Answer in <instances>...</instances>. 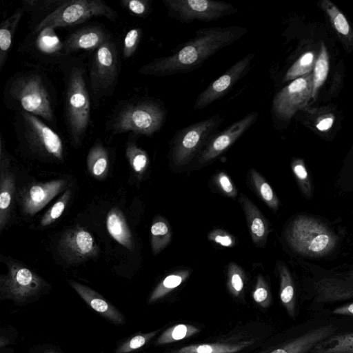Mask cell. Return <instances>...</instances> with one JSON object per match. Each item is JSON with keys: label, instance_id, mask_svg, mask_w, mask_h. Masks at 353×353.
I'll return each instance as SVG.
<instances>
[{"label": "cell", "instance_id": "6da1fadb", "mask_svg": "<svg viewBox=\"0 0 353 353\" xmlns=\"http://www.w3.org/2000/svg\"><path fill=\"white\" fill-rule=\"evenodd\" d=\"M248 29L240 26L210 27L196 31L192 39L170 55L154 59L141 67L145 75L164 77L191 72L201 66L221 49L246 34Z\"/></svg>", "mask_w": 353, "mask_h": 353}, {"label": "cell", "instance_id": "7a4b0ae2", "mask_svg": "<svg viewBox=\"0 0 353 353\" xmlns=\"http://www.w3.org/2000/svg\"><path fill=\"white\" fill-rule=\"evenodd\" d=\"M4 101L10 108L25 111L54 125L52 96L44 77L39 72L16 74L7 82Z\"/></svg>", "mask_w": 353, "mask_h": 353}, {"label": "cell", "instance_id": "3957f363", "mask_svg": "<svg viewBox=\"0 0 353 353\" xmlns=\"http://www.w3.org/2000/svg\"><path fill=\"white\" fill-rule=\"evenodd\" d=\"M165 115L163 105L157 100H129L118 104L106 127L112 134L132 132L151 137L161 128Z\"/></svg>", "mask_w": 353, "mask_h": 353}, {"label": "cell", "instance_id": "277c9868", "mask_svg": "<svg viewBox=\"0 0 353 353\" xmlns=\"http://www.w3.org/2000/svg\"><path fill=\"white\" fill-rule=\"evenodd\" d=\"M64 97V117L72 143L79 145L90 121V93L81 65H72L67 72Z\"/></svg>", "mask_w": 353, "mask_h": 353}, {"label": "cell", "instance_id": "5b68a950", "mask_svg": "<svg viewBox=\"0 0 353 353\" xmlns=\"http://www.w3.org/2000/svg\"><path fill=\"white\" fill-rule=\"evenodd\" d=\"M286 240L296 252L319 257L330 252L336 245L337 236L323 223L307 216H299L288 225Z\"/></svg>", "mask_w": 353, "mask_h": 353}, {"label": "cell", "instance_id": "8992f818", "mask_svg": "<svg viewBox=\"0 0 353 353\" xmlns=\"http://www.w3.org/2000/svg\"><path fill=\"white\" fill-rule=\"evenodd\" d=\"M14 129L21 143L31 154L45 159H63L61 137L38 117L25 111H17Z\"/></svg>", "mask_w": 353, "mask_h": 353}, {"label": "cell", "instance_id": "52a82bcc", "mask_svg": "<svg viewBox=\"0 0 353 353\" xmlns=\"http://www.w3.org/2000/svg\"><path fill=\"white\" fill-rule=\"evenodd\" d=\"M103 16L114 21L117 12L102 0H61L59 5L34 27L33 34L50 28H65Z\"/></svg>", "mask_w": 353, "mask_h": 353}, {"label": "cell", "instance_id": "ba28073f", "mask_svg": "<svg viewBox=\"0 0 353 353\" xmlns=\"http://www.w3.org/2000/svg\"><path fill=\"white\" fill-rule=\"evenodd\" d=\"M119 67L117 46L110 37L92 54L88 85L94 99L99 100L113 93L118 82Z\"/></svg>", "mask_w": 353, "mask_h": 353}, {"label": "cell", "instance_id": "9c48e42d", "mask_svg": "<svg viewBox=\"0 0 353 353\" xmlns=\"http://www.w3.org/2000/svg\"><path fill=\"white\" fill-rule=\"evenodd\" d=\"M223 121V118L218 113L178 131L172 148L174 164L181 166L190 161L201 148L206 146Z\"/></svg>", "mask_w": 353, "mask_h": 353}, {"label": "cell", "instance_id": "30bf717a", "mask_svg": "<svg viewBox=\"0 0 353 353\" xmlns=\"http://www.w3.org/2000/svg\"><path fill=\"white\" fill-rule=\"evenodd\" d=\"M169 15L181 23L194 20L209 22L234 14L238 10L231 3L214 0H162Z\"/></svg>", "mask_w": 353, "mask_h": 353}, {"label": "cell", "instance_id": "8fae6325", "mask_svg": "<svg viewBox=\"0 0 353 353\" xmlns=\"http://www.w3.org/2000/svg\"><path fill=\"white\" fill-rule=\"evenodd\" d=\"M312 72L293 80L274 97L272 110L280 120L289 121L312 99Z\"/></svg>", "mask_w": 353, "mask_h": 353}, {"label": "cell", "instance_id": "7c38bea8", "mask_svg": "<svg viewBox=\"0 0 353 353\" xmlns=\"http://www.w3.org/2000/svg\"><path fill=\"white\" fill-rule=\"evenodd\" d=\"M254 57V53L247 54L236 62L218 79L212 81L199 94L193 109L194 110L203 109L225 97L234 85L248 73Z\"/></svg>", "mask_w": 353, "mask_h": 353}, {"label": "cell", "instance_id": "4fadbf2b", "mask_svg": "<svg viewBox=\"0 0 353 353\" xmlns=\"http://www.w3.org/2000/svg\"><path fill=\"white\" fill-rule=\"evenodd\" d=\"M58 250L62 258L70 263L84 262L99 254V248L91 234L79 226L67 230L62 235Z\"/></svg>", "mask_w": 353, "mask_h": 353}, {"label": "cell", "instance_id": "5bb4252c", "mask_svg": "<svg viewBox=\"0 0 353 353\" xmlns=\"http://www.w3.org/2000/svg\"><path fill=\"white\" fill-rule=\"evenodd\" d=\"M258 117V112H252L222 132L215 133L201 152L199 163H208L222 154L256 121Z\"/></svg>", "mask_w": 353, "mask_h": 353}, {"label": "cell", "instance_id": "9a60e30c", "mask_svg": "<svg viewBox=\"0 0 353 353\" xmlns=\"http://www.w3.org/2000/svg\"><path fill=\"white\" fill-rule=\"evenodd\" d=\"M43 281L34 272L22 264L10 262L8 272L1 279V291L16 299H23L39 292Z\"/></svg>", "mask_w": 353, "mask_h": 353}, {"label": "cell", "instance_id": "2e32d148", "mask_svg": "<svg viewBox=\"0 0 353 353\" xmlns=\"http://www.w3.org/2000/svg\"><path fill=\"white\" fill-rule=\"evenodd\" d=\"M66 185L67 181L60 179L25 187L19 195L23 212L30 216L35 214L62 192Z\"/></svg>", "mask_w": 353, "mask_h": 353}, {"label": "cell", "instance_id": "e0dca14e", "mask_svg": "<svg viewBox=\"0 0 353 353\" xmlns=\"http://www.w3.org/2000/svg\"><path fill=\"white\" fill-rule=\"evenodd\" d=\"M110 36L99 26H90L70 34L63 43L65 54L79 50H92L102 45Z\"/></svg>", "mask_w": 353, "mask_h": 353}, {"label": "cell", "instance_id": "ac0fdd59", "mask_svg": "<svg viewBox=\"0 0 353 353\" xmlns=\"http://www.w3.org/2000/svg\"><path fill=\"white\" fill-rule=\"evenodd\" d=\"M316 301L333 303L353 298V281L349 278L325 276L314 283Z\"/></svg>", "mask_w": 353, "mask_h": 353}, {"label": "cell", "instance_id": "d6986e66", "mask_svg": "<svg viewBox=\"0 0 353 353\" xmlns=\"http://www.w3.org/2000/svg\"><path fill=\"white\" fill-rule=\"evenodd\" d=\"M336 330V327L333 324L319 327L283 344L268 353H307L319 343L332 336Z\"/></svg>", "mask_w": 353, "mask_h": 353}, {"label": "cell", "instance_id": "ffe728a7", "mask_svg": "<svg viewBox=\"0 0 353 353\" xmlns=\"http://www.w3.org/2000/svg\"><path fill=\"white\" fill-rule=\"evenodd\" d=\"M239 202L245 215L253 243L256 247H265L270 232L268 221L246 195L241 194Z\"/></svg>", "mask_w": 353, "mask_h": 353}, {"label": "cell", "instance_id": "44dd1931", "mask_svg": "<svg viewBox=\"0 0 353 353\" xmlns=\"http://www.w3.org/2000/svg\"><path fill=\"white\" fill-rule=\"evenodd\" d=\"M71 286L80 296L95 311L115 323L123 322V316L112 305L90 288L77 282L70 281Z\"/></svg>", "mask_w": 353, "mask_h": 353}, {"label": "cell", "instance_id": "7402d4cb", "mask_svg": "<svg viewBox=\"0 0 353 353\" xmlns=\"http://www.w3.org/2000/svg\"><path fill=\"white\" fill-rule=\"evenodd\" d=\"M106 227L109 234L119 243L130 250L134 249L133 236L122 212L118 208H114L109 211Z\"/></svg>", "mask_w": 353, "mask_h": 353}, {"label": "cell", "instance_id": "603a6c76", "mask_svg": "<svg viewBox=\"0 0 353 353\" xmlns=\"http://www.w3.org/2000/svg\"><path fill=\"white\" fill-rule=\"evenodd\" d=\"M24 8H19L1 23L0 27V70L6 63L12 44L14 35L23 15Z\"/></svg>", "mask_w": 353, "mask_h": 353}, {"label": "cell", "instance_id": "cb8c5ba5", "mask_svg": "<svg viewBox=\"0 0 353 353\" xmlns=\"http://www.w3.org/2000/svg\"><path fill=\"white\" fill-rule=\"evenodd\" d=\"M0 190V230L2 231L10 217L15 190L14 176L6 170L1 171Z\"/></svg>", "mask_w": 353, "mask_h": 353}, {"label": "cell", "instance_id": "d4e9b609", "mask_svg": "<svg viewBox=\"0 0 353 353\" xmlns=\"http://www.w3.org/2000/svg\"><path fill=\"white\" fill-rule=\"evenodd\" d=\"M254 342V340H248L238 343L194 344L170 353H236L252 345Z\"/></svg>", "mask_w": 353, "mask_h": 353}, {"label": "cell", "instance_id": "484cf974", "mask_svg": "<svg viewBox=\"0 0 353 353\" xmlns=\"http://www.w3.org/2000/svg\"><path fill=\"white\" fill-rule=\"evenodd\" d=\"M312 353H353V332L332 335L319 343Z\"/></svg>", "mask_w": 353, "mask_h": 353}, {"label": "cell", "instance_id": "4316f807", "mask_svg": "<svg viewBox=\"0 0 353 353\" xmlns=\"http://www.w3.org/2000/svg\"><path fill=\"white\" fill-rule=\"evenodd\" d=\"M89 172L96 179H103L109 167V157L107 150L100 141L96 142L90 148L87 157Z\"/></svg>", "mask_w": 353, "mask_h": 353}, {"label": "cell", "instance_id": "83f0119b", "mask_svg": "<svg viewBox=\"0 0 353 353\" xmlns=\"http://www.w3.org/2000/svg\"><path fill=\"white\" fill-rule=\"evenodd\" d=\"M280 276V299L288 315L294 318L296 299L294 283L288 268L282 264L279 268Z\"/></svg>", "mask_w": 353, "mask_h": 353}, {"label": "cell", "instance_id": "f1b7e54d", "mask_svg": "<svg viewBox=\"0 0 353 353\" xmlns=\"http://www.w3.org/2000/svg\"><path fill=\"white\" fill-rule=\"evenodd\" d=\"M190 270H182L173 272L165 276L151 293L148 302L154 303L172 292L179 286L190 276Z\"/></svg>", "mask_w": 353, "mask_h": 353}, {"label": "cell", "instance_id": "f546056e", "mask_svg": "<svg viewBox=\"0 0 353 353\" xmlns=\"http://www.w3.org/2000/svg\"><path fill=\"white\" fill-rule=\"evenodd\" d=\"M322 9L327 14L330 23L335 30L345 39L353 38L352 28L343 12L329 0H323L321 3Z\"/></svg>", "mask_w": 353, "mask_h": 353}, {"label": "cell", "instance_id": "4dcf8cb0", "mask_svg": "<svg viewBox=\"0 0 353 353\" xmlns=\"http://www.w3.org/2000/svg\"><path fill=\"white\" fill-rule=\"evenodd\" d=\"M151 248L154 254L161 252L170 242L171 230L169 223L163 217L154 219L150 228Z\"/></svg>", "mask_w": 353, "mask_h": 353}, {"label": "cell", "instance_id": "1f68e13d", "mask_svg": "<svg viewBox=\"0 0 353 353\" xmlns=\"http://www.w3.org/2000/svg\"><path fill=\"white\" fill-rule=\"evenodd\" d=\"M330 69L329 55L325 46L322 43L320 52L316 57L313 70V90L312 99L317 96L319 88L325 81Z\"/></svg>", "mask_w": 353, "mask_h": 353}, {"label": "cell", "instance_id": "d6a6232c", "mask_svg": "<svg viewBox=\"0 0 353 353\" xmlns=\"http://www.w3.org/2000/svg\"><path fill=\"white\" fill-rule=\"evenodd\" d=\"M125 155L137 177L141 179L149 165L147 152L135 143L129 141L126 144Z\"/></svg>", "mask_w": 353, "mask_h": 353}, {"label": "cell", "instance_id": "836d02e7", "mask_svg": "<svg viewBox=\"0 0 353 353\" xmlns=\"http://www.w3.org/2000/svg\"><path fill=\"white\" fill-rule=\"evenodd\" d=\"M250 177L253 186L261 199L270 208L276 211L279 207V200L269 183L254 169L250 170Z\"/></svg>", "mask_w": 353, "mask_h": 353}, {"label": "cell", "instance_id": "e575fe53", "mask_svg": "<svg viewBox=\"0 0 353 353\" xmlns=\"http://www.w3.org/2000/svg\"><path fill=\"white\" fill-rule=\"evenodd\" d=\"M316 60V54L313 51L304 52L287 70L283 77V81H293L312 72L314 70Z\"/></svg>", "mask_w": 353, "mask_h": 353}, {"label": "cell", "instance_id": "d590c367", "mask_svg": "<svg viewBox=\"0 0 353 353\" xmlns=\"http://www.w3.org/2000/svg\"><path fill=\"white\" fill-rule=\"evenodd\" d=\"M200 332L198 327L190 324H177L165 330L157 341V345L174 343L191 337Z\"/></svg>", "mask_w": 353, "mask_h": 353}, {"label": "cell", "instance_id": "8d00e7d4", "mask_svg": "<svg viewBox=\"0 0 353 353\" xmlns=\"http://www.w3.org/2000/svg\"><path fill=\"white\" fill-rule=\"evenodd\" d=\"M37 34L39 35L36 41V46L39 51L43 54H59L61 51L63 52V43H61L54 34V29H44Z\"/></svg>", "mask_w": 353, "mask_h": 353}, {"label": "cell", "instance_id": "74e56055", "mask_svg": "<svg viewBox=\"0 0 353 353\" xmlns=\"http://www.w3.org/2000/svg\"><path fill=\"white\" fill-rule=\"evenodd\" d=\"M245 282V274L243 269L231 262L228 267L227 286L234 297H239L243 291Z\"/></svg>", "mask_w": 353, "mask_h": 353}, {"label": "cell", "instance_id": "f35d334b", "mask_svg": "<svg viewBox=\"0 0 353 353\" xmlns=\"http://www.w3.org/2000/svg\"><path fill=\"white\" fill-rule=\"evenodd\" d=\"M292 170L303 194L306 198L311 199L312 195V185L304 160L295 159L292 162Z\"/></svg>", "mask_w": 353, "mask_h": 353}, {"label": "cell", "instance_id": "ab89813d", "mask_svg": "<svg viewBox=\"0 0 353 353\" xmlns=\"http://www.w3.org/2000/svg\"><path fill=\"white\" fill-rule=\"evenodd\" d=\"M71 196V190L67 189L56 203L46 212L41 220V226L52 224L59 219L64 212Z\"/></svg>", "mask_w": 353, "mask_h": 353}, {"label": "cell", "instance_id": "60d3db41", "mask_svg": "<svg viewBox=\"0 0 353 353\" xmlns=\"http://www.w3.org/2000/svg\"><path fill=\"white\" fill-rule=\"evenodd\" d=\"M254 301L261 307L267 308L271 303L269 287L262 276H259L252 293Z\"/></svg>", "mask_w": 353, "mask_h": 353}, {"label": "cell", "instance_id": "b9f144b4", "mask_svg": "<svg viewBox=\"0 0 353 353\" xmlns=\"http://www.w3.org/2000/svg\"><path fill=\"white\" fill-rule=\"evenodd\" d=\"M141 37L140 28H132L125 34L123 40V56L125 59L131 57L137 50Z\"/></svg>", "mask_w": 353, "mask_h": 353}, {"label": "cell", "instance_id": "7bdbcfd3", "mask_svg": "<svg viewBox=\"0 0 353 353\" xmlns=\"http://www.w3.org/2000/svg\"><path fill=\"white\" fill-rule=\"evenodd\" d=\"M121 4L127 10L139 17L146 16L151 7L148 0H122Z\"/></svg>", "mask_w": 353, "mask_h": 353}, {"label": "cell", "instance_id": "ee69618b", "mask_svg": "<svg viewBox=\"0 0 353 353\" xmlns=\"http://www.w3.org/2000/svg\"><path fill=\"white\" fill-rule=\"evenodd\" d=\"M157 333V331H154L145 334L137 335L121 345L117 351V353H126L138 349L143 346Z\"/></svg>", "mask_w": 353, "mask_h": 353}, {"label": "cell", "instance_id": "f6af8a7d", "mask_svg": "<svg viewBox=\"0 0 353 353\" xmlns=\"http://www.w3.org/2000/svg\"><path fill=\"white\" fill-rule=\"evenodd\" d=\"M215 182L219 189L227 196L234 198L237 192L230 177L224 172H219L215 178Z\"/></svg>", "mask_w": 353, "mask_h": 353}, {"label": "cell", "instance_id": "bcb514c9", "mask_svg": "<svg viewBox=\"0 0 353 353\" xmlns=\"http://www.w3.org/2000/svg\"><path fill=\"white\" fill-rule=\"evenodd\" d=\"M208 239L224 247H233L235 244V239L232 235L219 229L210 232L208 234Z\"/></svg>", "mask_w": 353, "mask_h": 353}, {"label": "cell", "instance_id": "7dc6e473", "mask_svg": "<svg viewBox=\"0 0 353 353\" xmlns=\"http://www.w3.org/2000/svg\"><path fill=\"white\" fill-rule=\"evenodd\" d=\"M335 120V117L332 114H326L319 117L316 123V128L321 132H325L330 130Z\"/></svg>", "mask_w": 353, "mask_h": 353}, {"label": "cell", "instance_id": "c3c4849f", "mask_svg": "<svg viewBox=\"0 0 353 353\" xmlns=\"http://www.w3.org/2000/svg\"><path fill=\"white\" fill-rule=\"evenodd\" d=\"M332 312L336 315L353 316V302L336 307Z\"/></svg>", "mask_w": 353, "mask_h": 353}, {"label": "cell", "instance_id": "681fc988", "mask_svg": "<svg viewBox=\"0 0 353 353\" xmlns=\"http://www.w3.org/2000/svg\"><path fill=\"white\" fill-rule=\"evenodd\" d=\"M347 278H349L350 280L353 281V270H352L351 272H350L348 273Z\"/></svg>", "mask_w": 353, "mask_h": 353}]
</instances>
